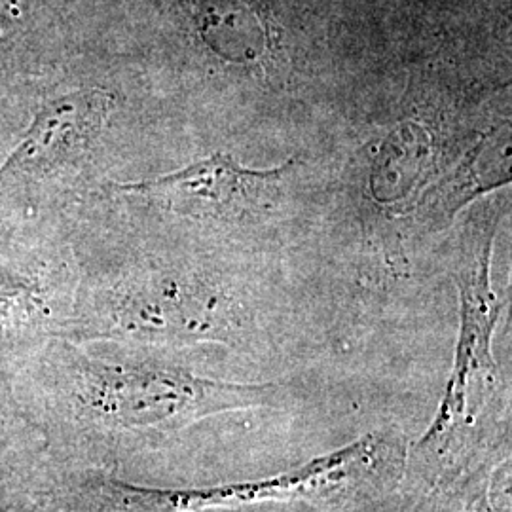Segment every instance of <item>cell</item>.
Returning <instances> with one entry per match:
<instances>
[{"mask_svg":"<svg viewBox=\"0 0 512 512\" xmlns=\"http://www.w3.org/2000/svg\"><path fill=\"white\" fill-rule=\"evenodd\" d=\"M378 442L361 439L281 475L203 488H147L114 478L92 480L80 494V512H202L327 495L359 480L376 465Z\"/></svg>","mask_w":512,"mask_h":512,"instance_id":"6da1fadb","label":"cell"},{"mask_svg":"<svg viewBox=\"0 0 512 512\" xmlns=\"http://www.w3.org/2000/svg\"><path fill=\"white\" fill-rule=\"evenodd\" d=\"M497 220L469 224L459 260V338L456 359L444 397L431 427L418 444L425 459L444 456L459 442V433L469 427L492 389L497 366L492 355V336L501 315L490 283V260Z\"/></svg>","mask_w":512,"mask_h":512,"instance_id":"7a4b0ae2","label":"cell"},{"mask_svg":"<svg viewBox=\"0 0 512 512\" xmlns=\"http://www.w3.org/2000/svg\"><path fill=\"white\" fill-rule=\"evenodd\" d=\"M277 391L275 385L230 384L158 366L92 365L84 378V401L93 412L129 429H177L268 404Z\"/></svg>","mask_w":512,"mask_h":512,"instance_id":"3957f363","label":"cell"},{"mask_svg":"<svg viewBox=\"0 0 512 512\" xmlns=\"http://www.w3.org/2000/svg\"><path fill=\"white\" fill-rule=\"evenodd\" d=\"M112 329L156 340L226 342L234 329L230 302L215 289L160 279L112 300Z\"/></svg>","mask_w":512,"mask_h":512,"instance_id":"277c9868","label":"cell"},{"mask_svg":"<svg viewBox=\"0 0 512 512\" xmlns=\"http://www.w3.org/2000/svg\"><path fill=\"white\" fill-rule=\"evenodd\" d=\"M114 97L88 88L61 95L38 110L16 150L0 165V192L12 184L37 181L78 160L101 135Z\"/></svg>","mask_w":512,"mask_h":512,"instance_id":"5b68a950","label":"cell"},{"mask_svg":"<svg viewBox=\"0 0 512 512\" xmlns=\"http://www.w3.org/2000/svg\"><path fill=\"white\" fill-rule=\"evenodd\" d=\"M291 167L293 162L274 169H249L228 154H213L156 179L118 184V190L164 203L184 215L232 217L258 207Z\"/></svg>","mask_w":512,"mask_h":512,"instance_id":"8992f818","label":"cell"},{"mask_svg":"<svg viewBox=\"0 0 512 512\" xmlns=\"http://www.w3.org/2000/svg\"><path fill=\"white\" fill-rule=\"evenodd\" d=\"M194 18L207 46L230 63H256L268 48L262 19L243 0H194Z\"/></svg>","mask_w":512,"mask_h":512,"instance_id":"52a82bcc","label":"cell"},{"mask_svg":"<svg viewBox=\"0 0 512 512\" xmlns=\"http://www.w3.org/2000/svg\"><path fill=\"white\" fill-rule=\"evenodd\" d=\"M4 12H6V0H0V21L4 18Z\"/></svg>","mask_w":512,"mask_h":512,"instance_id":"ba28073f","label":"cell"}]
</instances>
